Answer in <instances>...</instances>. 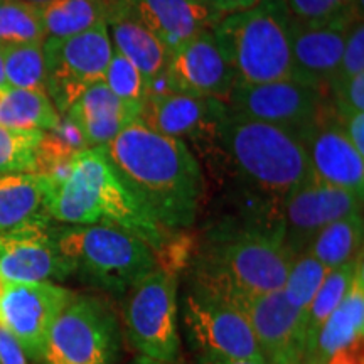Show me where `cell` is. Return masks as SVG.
I'll list each match as a JSON object with an SVG mask.
<instances>
[{
	"instance_id": "484cf974",
	"label": "cell",
	"mask_w": 364,
	"mask_h": 364,
	"mask_svg": "<svg viewBox=\"0 0 364 364\" xmlns=\"http://www.w3.org/2000/svg\"><path fill=\"white\" fill-rule=\"evenodd\" d=\"M363 213L341 218L322 228L309 245L311 253L326 270H334L363 255Z\"/></svg>"
},
{
	"instance_id": "60d3db41",
	"label": "cell",
	"mask_w": 364,
	"mask_h": 364,
	"mask_svg": "<svg viewBox=\"0 0 364 364\" xmlns=\"http://www.w3.org/2000/svg\"><path fill=\"white\" fill-rule=\"evenodd\" d=\"M201 364H268L267 361H253V359H220L206 358L201 359Z\"/></svg>"
},
{
	"instance_id": "e575fe53",
	"label": "cell",
	"mask_w": 364,
	"mask_h": 364,
	"mask_svg": "<svg viewBox=\"0 0 364 364\" xmlns=\"http://www.w3.org/2000/svg\"><path fill=\"white\" fill-rule=\"evenodd\" d=\"M363 73H364V24H363V16H359L358 19H354V22L348 31V36H346L343 56H341V65H339L338 75H336V80L332 81V85L343 83V81L351 80L353 76L363 75Z\"/></svg>"
},
{
	"instance_id": "836d02e7",
	"label": "cell",
	"mask_w": 364,
	"mask_h": 364,
	"mask_svg": "<svg viewBox=\"0 0 364 364\" xmlns=\"http://www.w3.org/2000/svg\"><path fill=\"white\" fill-rule=\"evenodd\" d=\"M294 19L300 22L327 21L343 14L361 12L363 0H285Z\"/></svg>"
},
{
	"instance_id": "7a4b0ae2",
	"label": "cell",
	"mask_w": 364,
	"mask_h": 364,
	"mask_svg": "<svg viewBox=\"0 0 364 364\" xmlns=\"http://www.w3.org/2000/svg\"><path fill=\"white\" fill-rule=\"evenodd\" d=\"M294 255L285 247L280 218L268 225L216 230L194 265L196 290L226 302L282 290Z\"/></svg>"
},
{
	"instance_id": "bcb514c9",
	"label": "cell",
	"mask_w": 364,
	"mask_h": 364,
	"mask_svg": "<svg viewBox=\"0 0 364 364\" xmlns=\"http://www.w3.org/2000/svg\"><path fill=\"white\" fill-rule=\"evenodd\" d=\"M0 2H2V0H0Z\"/></svg>"
},
{
	"instance_id": "9a60e30c",
	"label": "cell",
	"mask_w": 364,
	"mask_h": 364,
	"mask_svg": "<svg viewBox=\"0 0 364 364\" xmlns=\"http://www.w3.org/2000/svg\"><path fill=\"white\" fill-rule=\"evenodd\" d=\"M299 136L314 176L363 198L364 156L346 136L329 102L324 103L316 120Z\"/></svg>"
},
{
	"instance_id": "7402d4cb",
	"label": "cell",
	"mask_w": 364,
	"mask_h": 364,
	"mask_svg": "<svg viewBox=\"0 0 364 364\" xmlns=\"http://www.w3.org/2000/svg\"><path fill=\"white\" fill-rule=\"evenodd\" d=\"M107 29L115 51L142 73L147 85L166 71L171 54L159 39L118 2H112Z\"/></svg>"
},
{
	"instance_id": "30bf717a",
	"label": "cell",
	"mask_w": 364,
	"mask_h": 364,
	"mask_svg": "<svg viewBox=\"0 0 364 364\" xmlns=\"http://www.w3.org/2000/svg\"><path fill=\"white\" fill-rule=\"evenodd\" d=\"M327 95L295 78L235 85L226 98L230 112L300 135L316 120Z\"/></svg>"
},
{
	"instance_id": "52a82bcc",
	"label": "cell",
	"mask_w": 364,
	"mask_h": 364,
	"mask_svg": "<svg viewBox=\"0 0 364 364\" xmlns=\"http://www.w3.org/2000/svg\"><path fill=\"white\" fill-rule=\"evenodd\" d=\"M124 297V324L132 346L144 358L174 364L181 348L174 272L152 268Z\"/></svg>"
},
{
	"instance_id": "4dcf8cb0",
	"label": "cell",
	"mask_w": 364,
	"mask_h": 364,
	"mask_svg": "<svg viewBox=\"0 0 364 364\" xmlns=\"http://www.w3.org/2000/svg\"><path fill=\"white\" fill-rule=\"evenodd\" d=\"M327 273L329 270H326L311 253H300L290 265L282 292L290 306L307 316V309L316 297L318 287L322 285Z\"/></svg>"
},
{
	"instance_id": "ac0fdd59",
	"label": "cell",
	"mask_w": 364,
	"mask_h": 364,
	"mask_svg": "<svg viewBox=\"0 0 364 364\" xmlns=\"http://www.w3.org/2000/svg\"><path fill=\"white\" fill-rule=\"evenodd\" d=\"M363 12L343 14L327 21L300 22L294 19L292 78L329 93L338 75L344 41L354 19Z\"/></svg>"
},
{
	"instance_id": "ab89813d",
	"label": "cell",
	"mask_w": 364,
	"mask_h": 364,
	"mask_svg": "<svg viewBox=\"0 0 364 364\" xmlns=\"http://www.w3.org/2000/svg\"><path fill=\"white\" fill-rule=\"evenodd\" d=\"M211 7H215L218 12L221 14H230L235 11H241V9H247L253 4H257L258 0H206Z\"/></svg>"
},
{
	"instance_id": "603a6c76",
	"label": "cell",
	"mask_w": 364,
	"mask_h": 364,
	"mask_svg": "<svg viewBox=\"0 0 364 364\" xmlns=\"http://www.w3.org/2000/svg\"><path fill=\"white\" fill-rule=\"evenodd\" d=\"M49 179L38 172L0 174V233L46 225Z\"/></svg>"
},
{
	"instance_id": "8992f818",
	"label": "cell",
	"mask_w": 364,
	"mask_h": 364,
	"mask_svg": "<svg viewBox=\"0 0 364 364\" xmlns=\"http://www.w3.org/2000/svg\"><path fill=\"white\" fill-rule=\"evenodd\" d=\"M54 238L71 275L117 297L157 267L156 252L122 228L68 225L54 230Z\"/></svg>"
},
{
	"instance_id": "f35d334b",
	"label": "cell",
	"mask_w": 364,
	"mask_h": 364,
	"mask_svg": "<svg viewBox=\"0 0 364 364\" xmlns=\"http://www.w3.org/2000/svg\"><path fill=\"white\" fill-rule=\"evenodd\" d=\"M326 364H363V341L344 351L336 353Z\"/></svg>"
},
{
	"instance_id": "e0dca14e",
	"label": "cell",
	"mask_w": 364,
	"mask_h": 364,
	"mask_svg": "<svg viewBox=\"0 0 364 364\" xmlns=\"http://www.w3.org/2000/svg\"><path fill=\"white\" fill-rule=\"evenodd\" d=\"M169 91L226 102L236 83L213 31H204L171 54L166 68Z\"/></svg>"
},
{
	"instance_id": "d4e9b609",
	"label": "cell",
	"mask_w": 364,
	"mask_h": 364,
	"mask_svg": "<svg viewBox=\"0 0 364 364\" xmlns=\"http://www.w3.org/2000/svg\"><path fill=\"white\" fill-rule=\"evenodd\" d=\"M112 0H51L39 7L46 39H63L105 26Z\"/></svg>"
},
{
	"instance_id": "3957f363",
	"label": "cell",
	"mask_w": 364,
	"mask_h": 364,
	"mask_svg": "<svg viewBox=\"0 0 364 364\" xmlns=\"http://www.w3.org/2000/svg\"><path fill=\"white\" fill-rule=\"evenodd\" d=\"M48 213L65 225L122 228L144 240L154 252L166 245V230L122 184L102 147L76 152L68 174L59 182L49 181Z\"/></svg>"
},
{
	"instance_id": "8d00e7d4",
	"label": "cell",
	"mask_w": 364,
	"mask_h": 364,
	"mask_svg": "<svg viewBox=\"0 0 364 364\" xmlns=\"http://www.w3.org/2000/svg\"><path fill=\"white\" fill-rule=\"evenodd\" d=\"M336 115V113H334ZM343 127L346 136L351 140V144L356 147L359 154L364 156V112L346 113V115H336Z\"/></svg>"
},
{
	"instance_id": "1f68e13d",
	"label": "cell",
	"mask_w": 364,
	"mask_h": 364,
	"mask_svg": "<svg viewBox=\"0 0 364 364\" xmlns=\"http://www.w3.org/2000/svg\"><path fill=\"white\" fill-rule=\"evenodd\" d=\"M103 83L125 107L140 117L145 100L149 97V85L136 68L125 56L113 49L110 63L105 71Z\"/></svg>"
},
{
	"instance_id": "ffe728a7",
	"label": "cell",
	"mask_w": 364,
	"mask_h": 364,
	"mask_svg": "<svg viewBox=\"0 0 364 364\" xmlns=\"http://www.w3.org/2000/svg\"><path fill=\"white\" fill-rule=\"evenodd\" d=\"M122 4L172 54L182 44L213 29L225 14L206 0H113Z\"/></svg>"
},
{
	"instance_id": "8fae6325",
	"label": "cell",
	"mask_w": 364,
	"mask_h": 364,
	"mask_svg": "<svg viewBox=\"0 0 364 364\" xmlns=\"http://www.w3.org/2000/svg\"><path fill=\"white\" fill-rule=\"evenodd\" d=\"M279 208L284 243L297 257L307 252L314 236L329 223L363 213V198L312 174L290 191Z\"/></svg>"
},
{
	"instance_id": "ee69618b",
	"label": "cell",
	"mask_w": 364,
	"mask_h": 364,
	"mask_svg": "<svg viewBox=\"0 0 364 364\" xmlns=\"http://www.w3.org/2000/svg\"><path fill=\"white\" fill-rule=\"evenodd\" d=\"M135 364H167V363H159V361H154V359H149V358L140 356V358L135 361Z\"/></svg>"
},
{
	"instance_id": "d590c367",
	"label": "cell",
	"mask_w": 364,
	"mask_h": 364,
	"mask_svg": "<svg viewBox=\"0 0 364 364\" xmlns=\"http://www.w3.org/2000/svg\"><path fill=\"white\" fill-rule=\"evenodd\" d=\"M327 95H331V108L338 117L364 112V73L343 83L332 85Z\"/></svg>"
},
{
	"instance_id": "4fadbf2b",
	"label": "cell",
	"mask_w": 364,
	"mask_h": 364,
	"mask_svg": "<svg viewBox=\"0 0 364 364\" xmlns=\"http://www.w3.org/2000/svg\"><path fill=\"white\" fill-rule=\"evenodd\" d=\"M75 295L51 282L6 284L0 295V324L19 341L27 358L41 361L53 322Z\"/></svg>"
},
{
	"instance_id": "74e56055",
	"label": "cell",
	"mask_w": 364,
	"mask_h": 364,
	"mask_svg": "<svg viewBox=\"0 0 364 364\" xmlns=\"http://www.w3.org/2000/svg\"><path fill=\"white\" fill-rule=\"evenodd\" d=\"M0 364H27V356L14 336L0 324Z\"/></svg>"
},
{
	"instance_id": "5b68a950",
	"label": "cell",
	"mask_w": 364,
	"mask_h": 364,
	"mask_svg": "<svg viewBox=\"0 0 364 364\" xmlns=\"http://www.w3.org/2000/svg\"><path fill=\"white\" fill-rule=\"evenodd\" d=\"M235 73V85H257L294 76V16L285 0H258L225 14L213 27Z\"/></svg>"
},
{
	"instance_id": "d6986e66",
	"label": "cell",
	"mask_w": 364,
	"mask_h": 364,
	"mask_svg": "<svg viewBox=\"0 0 364 364\" xmlns=\"http://www.w3.org/2000/svg\"><path fill=\"white\" fill-rule=\"evenodd\" d=\"M228 112L223 100L198 98L167 91L149 95L139 120L157 134L179 139L182 142H199L215 139L218 122Z\"/></svg>"
},
{
	"instance_id": "5bb4252c",
	"label": "cell",
	"mask_w": 364,
	"mask_h": 364,
	"mask_svg": "<svg viewBox=\"0 0 364 364\" xmlns=\"http://www.w3.org/2000/svg\"><path fill=\"white\" fill-rule=\"evenodd\" d=\"M230 304L247 317L268 364H304L306 314L290 306L282 290L236 297Z\"/></svg>"
},
{
	"instance_id": "6da1fadb",
	"label": "cell",
	"mask_w": 364,
	"mask_h": 364,
	"mask_svg": "<svg viewBox=\"0 0 364 364\" xmlns=\"http://www.w3.org/2000/svg\"><path fill=\"white\" fill-rule=\"evenodd\" d=\"M102 149L122 184L162 230L193 226L204 176L188 144L135 120Z\"/></svg>"
},
{
	"instance_id": "7c38bea8",
	"label": "cell",
	"mask_w": 364,
	"mask_h": 364,
	"mask_svg": "<svg viewBox=\"0 0 364 364\" xmlns=\"http://www.w3.org/2000/svg\"><path fill=\"white\" fill-rule=\"evenodd\" d=\"M184 321L206 358L265 361L247 317L226 300L194 290L186 299Z\"/></svg>"
},
{
	"instance_id": "f6af8a7d",
	"label": "cell",
	"mask_w": 364,
	"mask_h": 364,
	"mask_svg": "<svg viewBox=\"0 0 364 364\" xmlns=\"http://www.w3.org/2000/svg\"><path fill=\"white\" fill-rule=\"evenodd\" d=\"M4 289H6V282H4V280H2V277H0V295H2Z\"/></svg>"
},
{
	"instance_id": "f546056e",
	"label": "cell",
	"mask_w": 364,
	"mask_h": 364,
	"mask_svg": "<svg viewBox=\"0 0 364 364\" xmlns=\"http://www.w3.org/2000/svg\"><path fill=\"white\" fill-rule=\"evenodd\" d=\"M44 39L39 7L21 0L0 2V46L43 44Z\"/></svg>"
},
{
	"instance_id": "4316f807",
	"label": "cell",
	"mask_w": 364,
	"mask_h": 364,
	"mask_svg": "<svg viewBox=\"0 0 364 364\" xmlns=\"http://www.w3.org/2000/svg\"><path fill=\"white\" fill-rule=\"evenodd\" d=\"M59 112L46 91L9 88L0 93V127L21 130H53Z\"/></svg>"
},
{
	"instance_id": "44dd1931",
	"label": "cell",
	"mask_w": 364,
	"mask_h": 364,
	"mask_svg": "<svg viewBox=\"0 0 364 364\" xmlns=\"http://www.w3.org/2000/svg\"><path fill=\"white\" fill-rule=\"evenodd\" d=\"M65 115L78 127L88 149L105 147L127 125L139 120V115L125 107L103 81L90 86Z\"/></svg>"
},
{
	"instance_id": "cb8c5ba5",
	"label": "cell",
	"mask_w": 364,
	"mask_h": 364,
	"mask_svg": "<svg viewBox=\"0 0 364 364\" xmlns=\"http://www.w3.org/2000/svg\"><path fill=\"white\" fill-rule=\"evenodd\" d=\"M364 332V270L359 268L348 294L318 332L306 364H326L336 353L361 343Z\"/></svg>"
},
{
	"instance_id": "7dc6e473",
	"label": "cell",
	"mask_w": 364,
	"mask_h": 364,
	"mask_svg": "<svg viewBox=\"0 0 364 364\" xmlns=\"http://www.w3.org/2000/svg\"><path fill=\"white\" fill-rule=\"evenodd\" d=\"M112 2H113V0H112Z\"/></svg>"
},
{
	"instance_id": "9c48e42d",
	"label": "cell",
	"mask_w": 364,
	"mask_h": 364,
	"mask_svg": "<svg viewBox=\"0 0 364 364\" xmlns=\"http://www.w3.org/2000/svg\"><path fill=\"white\" fill-rule=\"evenodd\" d=\"M43 49L46 93L59 115H65L90 86L103 81L113 53L107 24L70 38L44 39Z\"/></svg>"
},
{
	"instance_id": "b9f144b4",
	"label": "cell",
	"mask_w": 364,
	"mask_h": 364,
	"mask_svg": "<svg viewBox=\"0 0 364 364\" xmlns=\"http://www.w3.org/2000/svg\"><path fill=\"white\" fill-rule=\"evenodd\" d=\"M9 90V83L6 78V68H4V56H2V49H0V93Z\"/></svg>"
},
{
	"instance_id": "83f0119b",
	"label": "cell",
	"mask_w": 364,
	"mask_h": 364,
	"mask_svg": "<svg viewBox=\"0 0 364 364\" xmlns=\"http://www.w3.org/2000/svg\"><path fill=\"white\" fill-rule=\"evenodd\" d=\"M361 267L363 255L354 262H349L343 267L331 270L326 275L322 285L318 287L316 297H314L311 306H309L306 316V356H304V364L307 363L309 356H311L322 326H324V322L329 318L331 314L336 311V307L339 306L344 295L348 294L349 287H351L354 277H356Z\"/></svg>"
},
{
	"instance_id": "2e32d148",
	"label": "cell",
	"mask_w": 364,
	"mask_h": 364,
	"mask_svg": "<svg viewBox=\"0 0 364 364\" xmlns=\"http://www.w3.org/2000/svg\"><path fill=\"white\" fill-rule=\"evenodd\" d=\"M70 275L49 223L0 233V277L6 284H56Z\"/></svg>"
},
{
	"instance_id": "277c9868",
	"label": "cell",
	"mask_w": 364,
	"mask_h": 364,
	"mask_svg": "<svg viewBox=\"0 0 364 364\" xmlns=\"http://www.w3.org/2000/svg\"><path fill=\"white\" fill-rule=\"evenodd\" d=\"M235 167L236 174L255 193L282 199L312 176L302 140L282 127L228 112L218 122L213 139Z\"/></svg>"
},
{
	"instance_id": "ba28073f",
	"label": "cell",
	"mask_w": 364,
	"mask_h": 364,
	"mask_svg": "<svg viewBox=\"0 0 364 364\" xmlns=\"http://www.w3.org/2000/svg\"><path fill=\"white\" fill-rule=\"evenodd\" d=\"M120 351V326L102 299L75 295L53 322L46 364H113Z\"/></svg>"
},
{
	"instance_id": "d6a6232c",
	"label": "cell",
	"mask_w": 364,
	"mask_h": 364,
	"mask_svg": "<svg viewBox=\"0 0 364 364\" xmlns=\"http://www.w3.org/2000/svg\"><path fill=\"white\" fill-rule=\"evenodd\" d=\"M43 130H21L0 127V174L36 172Z\"/></svg>"
},
{
	"instance_id": "f1b7e54d",
	"label": "cell",
	"mask_w": 364,
	"mask_h": 364,
	"mask_svg": "<svg viewBox=\"0 0 364 364\" xmlns=\"http://www.w3.org/2000/svg\"><path fill=\"white\" fill-rule=\"evenodd\" d=\"M9 88L46 91L43 44L0 46Z\"/></svg>"
},
{
	"instance_id": "7bdbcfd3",
	"label": "cell",
	"mask_w": 364,
	"mask_h": 364,
	"mask_svg": "<svg viewBox=\"0 0 364 364\" xmlns=\"http://www.w3.org/2000/svg\"><path fill=\"white\" fill-rule=\"evenodd\" d=\"M21 2L31 4V6H36V7H43V6H46V4L51 2V0H21Z\"/></svg>"
}]
</instances>
